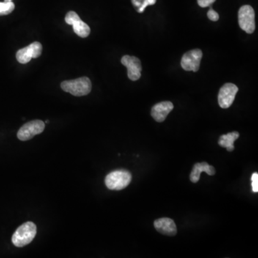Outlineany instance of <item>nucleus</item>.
<instances>
[{
	"mask_svg": "<svg viewBox=\"0 0 258 258\" xmlns=\"http://www.w3.org/2000/svg\"><path fill=\"white\" fill-rule=\"evenodd\" d=\"M37 234V226L32 222H27L17 228L12 237V242L17 248H23L32 241Z\"/></svg>",
	"mask_w": 258,
	"mask_h": 258,
	"instance_id": "f257e3e1",
	"label": "nucleus"
},
{
	"mask_svg": "<svg viewBox=\"0 0 258 258\" xmlns=\"http://www.w3.org/2000/svg\"><path fill=\"white\" fill-rule=\"evenodd\" d=\"M61 86L64 92L69 93L75 97L88 95L92 89V84L87 77L62 82Z\"/></svg>",
	"mask_w": 258,
	"mask_h": 258,
	"instance_id": "f03ea898",
	"label": "nucleus"
},
{
	"mask_svg": "<svg viewBox=\"0 0 258 258\" xmlns=\"http://www.w3.org/2000/svg\"><path fill=\"white\" fill-rule=\"evenodd\" d=\"M131 174L125 169H119L108 174L105 179L106 187L111 190H121L131 182Z\"/></svg>",
	"mask_w": 258,
	"mask_h": 258,
	"instance_id": "7ed1b4c3",
	"label": "nucleus"
},
{
	"mask_svg": "<svg viewBox=\"0 0 258 258\" xmlns=\"http://www.w3.org/2000/svg\"><path fill=\"white\" fill-rule=\"evenodd\" d=\"M238 21L240 28L248 34H252L256 29L255 11L250 5L240 7L238 12Z\"/></svg>",
	"mask_w": 258,
	"mask_h": 258,
	"instance_id": "20e7f679",
	"label": "nucleus"
},
{
	"mask_svg": "<svg viewBox=\"0 0 258 258\" xmlns=\"http://www.w3.org/2000/svg\"><path fill=\"white\" fill-rule=\"evenodd\" d=\"M45 127V123L43 121L40 120L30 121L19 129L17 132V138L20 141H28L35 136L36 135L42 133Z\"/></svg>",
	"mask_w": 258,
	"mask_h": 258,
	"instance_id": "39448f33",
	"label": "nucleus"
},
{
	"mask_svg": "<svg viewBox=\"0 0 258 258\" xmlns=\"http://www.w3.org/2000/svg\"><path fill=\"white\" fill-rule=\"evenodd\" d=\"M202 56V50L199 49H194V50L187 52L182 57V61H181L182 68L187 71H198Z\"/></svg>",
	"mask_w": 258,
	"mask_h": 258,
	"instance_id": "423d86ee",
	"label": "nucleus"
},
{
	"mask_svg": "<svg viewBox=\"0 0 258 258\" xmlns=\"http://www.w3.org/2000/svg\"><path fill=\"white\" fill-rule=\"evenodd\" d=\"M64 20L67 25L73 26L74 32L79 37L85 38L91 33V28L89 25L82 21L78 14L73 11L67 12Z\"/></svg>",
	"mask_w": 258,
	"mask_h": 258,
	"instance_id": "0eeeda50",
	"label": "nucleus"
},
{
	"mask_svg": "<svg viewBox=\"0 0 258 258\" xmlns=\"http://www.w3.org/2000/svg\"><path fill=\"white\" fill-rule=\"evenodd\" d=\"M42 51V45L39 42H32L28 46L20 49L17 52V61L21 64H26L32 60L41 56Z\"/></svg>",
	"mask_w": 258,
	"mask_h": 258,
	"instance_id": "6e6552de",
	"label": "nucleus"
},
{
	"mask_svg": "<svg viewBox=\"0 0 258 258\" xmlns=\"http://www.w3.org/2000/svg\"><path fill=\"white\" fill-rule=\"evenodd\" d=\"M238 88L233 83H226L220 90L218 95L219 105L221 108H228L233 103Z\"/></svg>",
	"mask_w": 258,
	"mask_h": 258,
	"instance_id": "1a4fd4ad",
	"label": "nucleus"
},
{
	"mask_svg": "<svg viewBox=\"0 0 258 258\" xmlns=\"http://www.w3.org/2000/svg\"><path fill=\"white\" fill-rule=\"evenodd\" d=\"M121 64L127 67L128 77L130 81H136L141 78L142 70L141 61L134 56H124L121 58Z\"/></svg>",
	"mask_w": 258,
	"mask_h": 258,
	"instance_id": "9d476101",
	"label": "nucleus"
},
{
	"mask_svg": "<svg viewBox=\"0 0 258 258\" xmlns=\"http://www.w3.org/2000/svg\"><path fill=\"white\" fill-rule=\"evenodd\" d=\"M174 108V105L170 101H163L154 105L152 108V116L157 122H163L169 113Z\"/></svg>",
	"mask_w": 258,
	"mask_h": 258,
	"instance_id": "9b49d317",
	"label": "nucleus"
},
{
	"mask_svg": "<svg viewBox=\"0 0 258 258\" xmlns=\"http://www.w3.org/2000/svg\"><path fill=\"white\" fill-rule=\"evenodd\" d=\"M154 225L156 229L161 234L168 236H174L177 234V226L171 219H159L154 222Z\"/></svg>",
	"mask_w": 258,
	"mask_h": 258,
	"instance_id": "f8f14e48",
	"label": "nucleus"
},
{
	"mask_svg": "<svg viewBox=\"0 0 258 258\" xmlns=\"http://www.w3.org/2000/svg\"><path fill=\"white\" fill-rule=\"evenodd\" d=\"M203 171L210 176L215 175V173H216L215 168L209 165L207 162L195 163L193 171H192L191 175H190L191 182L193 183H196V182H199L201 173Z\"/></svg>",
	"mask_w": 258,
	"mask_h": 258,
	"instance_id": "ddd939ff",
	"label": "nucleus"
},
{
	"mask_svg": "<svg viewBox=\"0 0 258 258\" xmlns=\"http://www.w3.org/2000/svg\"><path fill=\"white\" fill-rule=\"evenodd\" d=\"M240 134L238 132L234 131L227 134L223 135L219 139V145L222 147L226 148L228 152H232L234 150V142L239 138Z\"/></svg>",
	"mask_w": 258,
	"mask_h": 258,
	"instance_id": "4468645a",
	"label": "nucleus"
},
{
	"mask_svg": "<svg viewBox=\"0 0 258 258\" xmlns=\"http://www.w3.org/2000/svg\"><path fill=\"white\" fill-rule=\"evenodd\" d=\"M131 1L136 11L139 13H142L146 7L153 5L157 2V0H131Z\"/></svg>",
	"mask_w": 258,
	"mask_h": 258,
	"instance_id": "2eb2a0df",
	"label": "nucleus"
},
{
	"mask_svg": "<svg viewBox=\"0 0 258 258\" xmlns=\"http://www.w3.org/2000/svg\"><path fill=\"white\" fill-rule=\"evenodd\" d=\"M15 9V4L12 1L0 2V16L7 15Z\"/></svg>",
	"mask_w": 258,
	"mask_h": 258,
	"instance_id": "dca6fc26",
	"label": "nucleus"
},
{
	"mask_svg": "<svg viewBox=\"0 0 258 258\" xmlns=\"http://www.w3.org/2000/svg\"><path fill=\"white\" fill-rule=\"evenodd\" d=\"M251 181L253 193H257L258 192V174L257 172L254 173L252 175Z\"/></svg>",
	"mask_w": 258,
	"mask_h": 258,
	"instance_id": "f3484780",
	"label": "nucleus"
},
{
	"mask_svg": "<svg viewBox=\"0 0 258 258\" xmlns=\"http://www.w3.org/2000/svg\"><path fill=\"white\" fill-rule=\"evenodd\" d=\"M207 16H208V18L210 19V20L214 22L218 21L219 18H220L218 12H215V11L212 8V7H210V10L208 11Z\"/></svg>",
	"mask_w": 258,
	"mask_h": 258,
	"instance_id": "a211bd4d",
	"label": "nucleus"
},
{
	"mask_svg": "<svg viewBox=\"0 0 258 258\" xmlns=\"http://www.w3.org/2000/svg\"><path fill=\"white\" fill-rule=\"evenodd\" d=\"M215 1L216 0H197V3L201 7H211Z\"/></svg>",
	"mask_w": 258,
	"mask_h": 258,
	"instance_id": "6ab92c4d",
	"label": "nucleus"
},
{
	"mask_svg": "<svg viewBox=\"0 0 258 258\" xmlns=\"http://www.w3.org/2000/svg\"><path fill=\"white\" fill-rule=\"evenodd\" d=\"M5 1H12V0H4Z\"/></svg>",
	"mask_w": 258,
	"mask_h": 258,
	"instance_id": "aec40b11",
	"label": "nucleus"
},
{
	"mask_svg": "<svg viewBox=\"0 0 258 258\" xmlns=\"http://www.w3.org/2000/svg\"><path fill=\"white\" fill-rule=\"evenodd\" d=\"M45 123H47V124H48L49 121L47 120L46 121H45Z\"/></svg>",
	"mask_w": 258,
	"mask_h": 258,
	"instance_id": "412c9836",
	"label": "nucleus"
}]
</instances>
